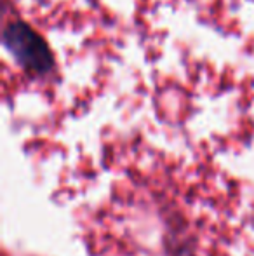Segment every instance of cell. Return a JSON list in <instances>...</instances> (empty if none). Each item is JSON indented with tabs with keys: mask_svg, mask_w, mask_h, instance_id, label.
<instances>
[{
	"mask_svg": "<svg viewBox=\"0 0 254 256\" xmlns=\"http://www.w3.org/2000/svg\"><path fill=\"white\" fill-rule=\"evenodd\" d=\"M2 42L16 63L28 74L42 75L51 72L54 66V56L49 44L28 23L16 21L7 24Z\"/></svg>",
	"mask_w": 254,
	"mask_h": 256,
	"instance_id": "obj_1",
	"label": "cell"
}]
</instances>
